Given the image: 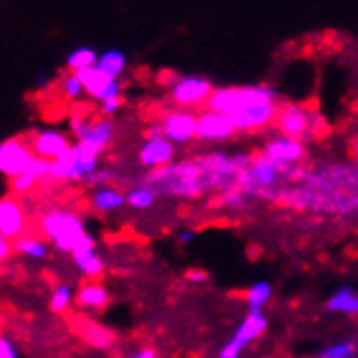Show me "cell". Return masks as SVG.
I'll use <instances>...</instances> for the list:
<instances>
[{
    "instance_id": "8",
    "label": "cell",
    "mask_w": 358,
    "mask_h": 358,
    "mask_svg": "<svg viewBox=\"0 0 358 358\" xmlns=\"http://www.w3.org/2000/svg\"><path fill=\"white\" fill-rule=\"evenodd\" d=\"M35 161V152L31 148V141L27 139H5L0 145V172H3L9 180L24 174L31 163Z\"/></svg>"
},
{
    "instance_id": "15",
    "label": "cell",
    "mask_w": 358,
    "mask_h": 358,
    "mask_svg": "<svg viewBox=\"0 0 358 358\" xmlns=\"http://www.w3.org/2000/svg\"><path fill=\"white\" fill-rule=\"evenodd\" d=\"M176 143H172L167 137L161 139H145L143 145L139 148V163L145 167V170H161V167L172 165L174 155H176Z\"/></svg>"
},
{
    "instance_id": "12",
    "label": "cell",
    "mask_w": 358,
    "mask_h": 358,
    "mask_svg": "<svg viewBox=\"0 0 358 358\" xmlns=\"http://www.w3.org/2000/svg\"><path fill=\"white\" fill-rule=\"evenodd\" d=\"M161 124L165 137L172 143H189L192 139H198V115L187 109L167 113Z\"/></svg>"
},
{
    "instance_id": "4",
    "label": "cell",
    "mask_w": 358,
    "mask_h": 358,
    "mask_svg": "<svg viewBox=\"0 0 358 358\" xmlns=\"http://www.w3.org/2000/svg\"><path fill=\"white\" fill-rule=\"evenodd\" d=\"M72 133L76 137V143L85 145V148L94 150V152H102L104 148H109V143L113 141L115 135V124L111 122V117H80L76 115L72 120Z\"/></svg>"
},
{
    "instance_id": "28",
    "label": "cell",
    "mask_w": 358,
    "mask_h": 358,
    "mask_svg": "<svg viewBox=\"0 0 358 358\" xmlns=\"http://www.w3.org/2000/svg\"><path fill=\"white\" fill-rule=\"evenodd\" d=\"M358 352V345L354 341H339L334 345H328L317 358H354Z\"/></svg>"
},
{
    "instance_id": "32",
    "label": "cell",
    "mask_w": 358,
    "mask_h": 358,
    "mask_svg": "<svg viewBox=\"0 0 358 358\" xmlns=\"http://www.w3.org/2000/svg\"><path fill=\"white\" fill-rule=\"evenodd\" d=\"M122 104H124V98H115V100H109V102L100 104V111H102L104 117H111V115H115L122 109Z\"/></svg>"
},
{
    "instance_id": "25",
    "label": "cell",
    "mask_w": 358,
    "mask_h": 358,
    "mask_svg": "<svg viewBox=\"0 0 358 358\" xmlns=\"http://www.w3.org/2000/svg\"><path fill=\"white\" fill-rule=\"evenodd\" d=\"M74 265H76L83 273H85L87 278H100L102 273H104V261H102V257L98 255L96 250L85 252V255L74 257Z\"/></svg>"
},
{
    "instance_id": "34",
    "label": "cell",
    "mask_w": 358,
    "mask_h": 358,
    "mask_svg": "<svg viewBox=\"0 0 358 358\" xmlns=\"http://www.w3.org/2000/svg\"><path fill=\"white\" fill-rule=\"evenodd\" d=\"M187 280H189V282H194V285H200V282L206 280V273H204L202 269H189V271H187Z\"/></svg>"
},
{
    "instance_id": "17",
    "label": "cell",
    "mask_w": 358,
    "mask_h": 358,
    "mask_svg": "<svg viewBox=\"0 0 358 358\" xmlns=\"http://www.w3.org/2000/svg\"><path fill=\"white\" fill-rule=\"evenodd\" d=\"M111 302L109 291L104 289L100 282H85L78 293H76V304L80 308H90V310H100Z\"/></svg>"
},
{
    "instance_id": "3",
    "label": "cell",
    "mask_w": 358,
    "mask_h": 358,
    "mask_svg": "<svg viewBox=\"0 0 358 358\" xmlns=\"http://www.w3.org/2000/svg\"><path fill=\"white\" fill-rule=\"evenodd\" d=\"M278 94L267 85H248V87H217L208 98L206 109L235 115L237 111L252 107L259 102H276Z\"/></svg>"
},
{
    "instance_id": "21",
    "label": "cell",
    "mask_w": 358,
    "mask_h": 358,
    "mask_svg": "<svg viewBox=\"0 0 358 358\" xmlns=\"http://www.w3.org/2000/svg\"><path fill=\"white\" fill-rule=\"evenodd\" d=\"M13 250L15 255L27 257V259H46L48 257V243L44 239L37 237H20L13 241Z\"/></svg>"
},
{
    "instance_id": "6",
    "label": "cell",
    "mask_w": 358,
    "mask_h": 358,
    "mask_svg": "<svg viewBox=\"0 0 358 358\" xmlns=\"http://www.w3.org/2000/svg\"><path fill=\"white\" fill-rule=\"evenodd\" d=\"M267 326H269V322L263 313H248L245 320L237 326L233 336L228 339V343L222 348L217 358H239L252 341L261 339V336L267 332Z\"/></svg>"
},
{
    "instance_id": "11",
    "label": "cell",
    "mask_w": 358,
    "mask_h": 358,
    "mask_svg": "<svg viewBox=\"0 0 358 358\" xmlns=\"http://www.w3.org/2000/svg\"><path fill=\"white\" fill-rule=\"evenodd\" d=\"M276 115H278L276 102H259V104H252V107L237 111L230 117H233L239 133H255V131L267 129L269 124L276 122Z\"/></svg>"
},
{
    "instance_id": "23",
    "label": "cell",
    "mask_w": 358,
    "mask_h": 358,
    "mask_svg": "<svg viewBox=\"0 0 358 358\" xmlns=\"http://www.w3.org/2000/svg\"><path fill=\"white\" fill-rule=\"evenodd\" d=\"M157 196L159 194H157L155 187H148V185L133 187L126 192V204H129L131 208H137V210H145L157 202Z\"/></svg>"
},
{
    "instance_id": "1",
    "label": "cell",
    "mask_w": 358,
    "mask_h": 358,
    "mask_svg": "<svg viewBox=\"0 0 358 358\" xmlns=\"http://www.w3.org/2000/svg\"><path fill=\"white\" fill-rule=\"evenodd\" d=\"M148 185L157 189V194L178 198H196L204 194L208 187H213L200 159L161 167V170L152 172Z\"/></svg>"
},
{
    "instance_id": "36",
    "label": "cell",
    "mask_w": 358,
    "mask_h": 358,
    "mask_svg": "<svg viewBox=\"0 0 358 358\" xmlns=\"http://www.w3.org/2000/svg\"><path fill=\"white\" fill-rule=\"evenodd\" d=\"M11 252H15V250H13V243H11L9 239H0V259L7 261Z\"/></svg>"
},
{
    "instance_id": "31",
    "label": "cell",
    "mask_w": 358,
    "mask_h": 358,
    "mask_svg": "<svg viewBox=\"0 0 358 358\" xmlns=\"http://www.w3.org/2000/svg\"><path fill=\"white\" fill-rule=\"evenodd\" d=\"M92 250H96V239L87 233L85 237H83L80 241H78V245L74 248V252H72V257H78V255H85V252H92Z\"/></svg>"
},
{
    "instance_id": "18",
    "label": "cell",
    "mask_w": 358,
    "mask_h": 358,
    "mask_svg": "<svg viewBox=\"0 0 358 358\" xmlns=\"http://www.w3.org/2000/svg\"><path fill=\"white\" fill-rule=\"evenodd\" d=\"M126 204V194H122L115 187H98L92 194V206L100 213H113Z\"/></svg>"
},
{
    "instance_id": "24",
    "label": "cell",
    "mask_w": 358,
    "mask_h": 358,
    "mask_svg": "<svg viewBox=\"0 0 358 358\" xmlns=\"http://www.w3.org/2000/svg\"><path fill=\"white\" fill-rule=\"evenodd\" d=\"M98 68L111 78H120L126 70V55L122 50H107L100 55Z\"/></svg>"
},
{
    "instance_id": "9",
    "label": "cell",
    "mask_w": 358,
    "mask_h": 358,
    "mask_svg": "<svg viewBox=\"0 0 358 358\" xmlns=\"http://www.w3.org/2000/svg\"><path fill=\"white\" fill-rule=\"evenodd\" d=\"M263 155L273 161L278 167H282L285 174H289V170L293 165H298L304 155H306V145L302 139L296 137H287V135H278L265 143Z\"/></svg>"
},
{
    "instance_id": "13",
    "label": "cell",
    "mask_w": 358,
    "mask_h": 358,
    "mask_svg": "<svg viewBox=\"0 0 358 358\" xmlns=\"http://www.w3.org/2000/svg\"><path fill=\"white\" fill-rule=\"evenodd\" d=\"M237 133L233 117L220 111H202L198 113V139L200 141H224Z\"/></svg>"
},
{
    "instance_id": "27",
    "label": "cell",
    "mask_w": 358,
    "mask_h": 358,
    "mask_svg": "<svg viewBox=\"0 0 358 358\" xmlns=\"http://www.w3.org/2000/svg\"><path fill=\"white\" fill-rule=\"evenodd\" d=\"M72 300H76V298H74V293H72V289H70L68 285H59V287L52 291V296H50V308H52L55 313H63V310H66V308L72 304Z\"/></svg>"
},
{
    "instance_id": "29",
    "label": "cell",
    "mask_w": 358,
    "mask_h": 358,
    "mask_svg": "<svg viewBox=\"0 0 358 358\" xmlns=\"http://www.w3.org/2000/svg\"><path fill=\"white\" fill-rule=\"evenodd\" d=\"M61 92L68 100H78L83 94H85V87H83L80 78L74 72H68L66 76L61 78Z\"/></svg>"
},
{
    "instance_id": "2",
    "label": "cell",
    "mask_w": 358,
    "mask_h": 358,
    "mask_svg": "<svg viewBox=\"0 0 358 358\" xmlns=\"http://www.w3.org/2000/svg\"><path fill=\"white\" fill-rule=\"evenodd\" d=\"M39 226L48 237V241L59 252H68V255H72L78 241L87 235L83 217L68 208H50L48 213L41 215Z\"/></svg>"
},
{
    "instance_id": "5",
    "label": "cell",
    "mask_w": 358,
    "mask_h": 358,
    "mask_svg": "<svg viewBox=\"0 0 358 358\" xmlns=\"http://www.w3.org/2000/svg\"><path fill=\"white\" fill-rule=\"evenodd\" d=\"M273 126L280 131V135L306 139L317 131V126H322V117L308 111L306 107H300V104H282V107H278Z\"/></svg>"
},
{
    "instance_id": "33",
    "label": "cell",
    "mask_w": 358,
    "mask_h": 358,
    "mask_svg": "<svg viewBox=\"0 0 358 358\" xmlns=\"http://www.w3.org/2000/svg\"><path fill=\"white\" fill-rule=\"evenodd\" d=\"M0 358H17V350L7 339V336H3V339H0Z\"/></svg>"
},
{
    "instance_id": "7",
    "label": "cell",
    "mask_w": 358,
    "mask_h": 358,
    "mask_svg": "<svg viewBox=\"0 0 358 358\" xmlns=\"http://www.w3.org/2000/svg\"><path fill=\"white\" fill-rule=\"evenodd\" d=\"M215 87L210 85V80L200 78V76H180L172 83L170 98L176 107L189 109L198 107V104H206L208 98L213 96Z\"/></svg>"
},
{
    "instance_id": "16",
    "label": "cell",
    "mask_w": 358,
    "mask_h": 358,
    "mask_svg": "<svg viewBox=\"0 0 358 358\" xmlns=\"http://www.w3.org/2000/svg\"><path fill=\"white\" fill-rule=\"evenodd\" d=\"M74 143H70L68 135L61 133V131H52V129H46V131H39L31 137V148L35 152V157H41L46 161H55L59 157L66 155Z\"/></svg>"
},
{
    "instance_id": "20",
    "label": "cell",
    "mask_w": 358,
    "mask_h": 358,
    "mask_svg": "<svg viewBox=\"0 0 358 358\" xmlns=\"http://www.w3.org/2000/svg\"><path fill=\"white\" fill-rule=\"evenodd\" d=\"M271 285L267 280H259L255 285H250L248 291H245V304L250 308V313H261L263 306L271 300Z\"/></svg>"
},
{
    "instance_id": "26",
    "label": "cell",
    "mask_w": 358,
    "mask_h": 358,
    "mask_svg": "<svg viewBox=\"0 0 358 358\" xmlns=\"http://www.w3.org/2000/svg\"><path fill=\"white\" fill-rule=\"evenodd\" d=\"M78 324H80L78 330L83 332V336H85V341H90L92 345H96V348H107L111 343V334L104 330V328H100L98 324L87 322V320H83Z\"/></svg>"
},
{
    "instance_id": "30",
    "label": "cell",
    "mask_w": 358,
    "mask_h": 358,
    "mask_svg": "<svg viewBox=\"0 0 358 358\" xmlns=\"http://www.w3.org/2000/svg\"><path fill=\"white\" fill-rule=\"evenodd\" d=\"M35 182H39V180L33 178L29 172H24V174H20V176L11 178V192H13V194H29L31 189L35 187Z\"/></svg>"
},
{
    "instance_id": "35",
    "label": "cell",
    "mask_w": 358,
    "mask_h": 358,
    "mask_svg": "<svg viewBox=\"0 0 358 358\" xmlns=\"http://www.w3.org/2000/svg\"><path fill=\"white\" fill-rule=\"evenodd\" d=\"M126 358H157V352L152 348H139V350L131 352Z\"/></svg>"
},
{
    "instance_id": "37",
    "label": "cell",
    "mask_w": 358,
    "mask_h": 358,
    "mask_svg": "<svg viewBox=\"0 0 358 358\" xmlns=\"http://www.w3.org/2000/svg\"><path fill=\"white\" fill-rule=\"evenodd\" d=\"M192 237H194V233H189V230H182V233H180V241L182 243H189V241H192Z\"/></svg>"
},
{
    "instance_id": "22",
    "label": "cell",
    "mask_w": 358,
    "mask_h": 358,
    "mask_svg": "<svg viewBox=\"0 0 358 358\" xmlns=\"http://www.w3.org/2000/svg\"><path fill=\"white\" fill-rule=\"evenodd\" d=\"M98 52L90 46H80V48H74L68 59H66V66L70 68V72H80V70H87V68H96L98 66Z\"/></svg>"
},
{
    "instance_id": "14",
    "label": "cell",
    "mask_w": 358,
    "mask_h": 358,
    "mask_svg": "<svg viewBox=\"0 0 358 358\" xmlns=\"http://www.w3.org/2000/svg\"><path fill=\"white\" fill-rule=\"evenodd\" d=\"M27 230V213L17 198L0 200V235L3 239H20Z\"/></svg>"
},
{
    "instance_id": "38",
    "label": "cell",
    "mask_w": 358,
    "mask_h": 358,
    "mask_svg": "<svg viewBox=\"0 0 358 358\" xmlns=\"http://www.w3.org/2000/svg\"><path fill=\"white\" fill-rule=\"evenodd\" d=\"M352 155H354V157L358 159V137H356V139L352 141Z\"/></svg>"
},
{
    "instance_id": "10",
    "label": "cell",
    "mask_w": 358,
    "mask_h": 358,
    "mask_svg": "<svg viewBox=\"0 0 358 358\" xmlns=\"http://www.w3.org/2000/svg\"><path fill=\"white\" fill-rule=\"evenodd\" d=\"M83 87H85V94L90 98H94L96 102L104 104L109 100H115V98H122V83L120 78H111L109 74H104L98 66L96 68H87V70H80V72H74Z\"/></svg>"
},
{
    "instance_id": "19",
    "label": "cell",
    "mask_w": 358,
    "mask_h": 358,
    "mask_svg": "<svg viewBox=\"0 0 358 358\" xmlns=\"http://www.w3.org/2000/svg\"><path fill=\"white\" fill-rule=\"evenodd\" d=\"M328 313H343V315H358V293L352 287H341L334 291L326 302Z\"/></svg>"
}]
</instances>
